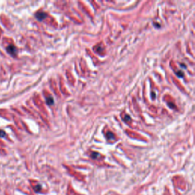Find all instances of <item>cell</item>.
Returning <instances> with one entry per match:
<instances>
[{"label": "cell", "instance_id": "cell-1", "mask_svg": "<svg viewBox=\"0 0 195 195\" xmlns=\"http://www.w3.org/2000/svg\"><path fill=\"white\" fill-rule=\"evenodd\" d=\"M7 51L9 54H10L11 55L13 56V57H15L17 54V49L14 45H9V47H7Z\"/></svg>", "mask_w": 195, "mask_h": 195}, {"label": "cell", "instance_id": "cell-2", "mask_svg": "<svg viewBox=\"0 0 195 195\" xmlns=\"http://www.w3.org/2000/svg\"><path fill=\"white\" fill-rule=\"evenodd\" d=\"M35 16H36L38 20L42 21L43 19L45 18L46 16H47V14H45L44 12H38V13L35 15Z\"/></svg>", "mask_w": 195, "mask_h": 195}, {"label": "cell", "instance_id": "cell-3", "mask_svg": "<svg viewBox=\"0 0 195 195\" xmlns=\"http://www.w3.org/2000/svg\"><path fill=\"white\" fill-rule=\"evenodd\" d=\"M106 136H107V137L109 139V140H111V139H114V134H113L111 132H108V133H107Z\"/></svg>", "mask_w": 195, "mask_h": 195}, {"label": "cell", "instance_id": "cell-4", "mask_svg": "<svg viewBox=\"0 0 195 195\" xmlns=\"http://www.w3.org/2000/svg\"><path fill=\"white\" fill-rule=\"evenodd\" d=\"M47 103L48 104V105H53L54 104V100H53L52 97H49V98L47 99Z\"/></svg>", "mask_w": 195, "mask_h": 195}, {"label": "cell", "instance_id": "cell-5", "mask_svg": "<svg viewBox=\"0 0 195 195\" xmlns=\"http://www.w3.org/2000/svg\"><path fill=\"white\" fill-rule=\"evenodd\" d=\"M5 135H6V133H5L4 131H2V130H0V137H5Z\"/></svg>", "mask_w": 195, "mask_h": 195}]
</instances>
